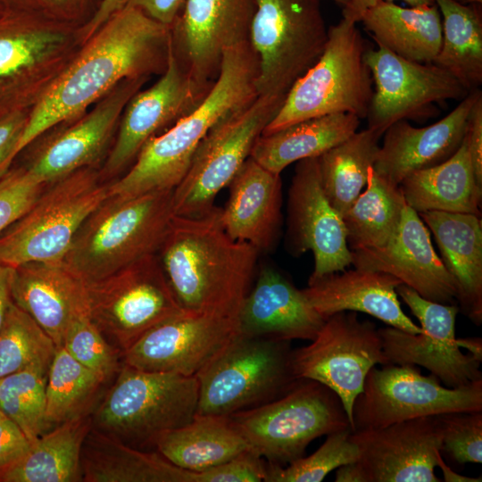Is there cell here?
<instances>
[{
  "label": "cell",
  "mask_w": 482,
  "mask_h": 482,
  "mask_svg": "<svg viewBox=\"0 0 482 482\" xmlns=\"http://www.w3.org/2000/svg\"><path fill=\"white\" fill-rule=\"evenodd\" d=\"M198 395L195 376L145 371L122 364L91 417L92 427L135 448L154 446L161 435L193 420Z\"/></svg>",
  "instance_id": "obj_6"
},
{
  "label": "cell",
  "mask_w": 482,
  "mask_h": 482,
  "mask_svg": "<svg viewBox=\"0 0 482 482\" xmlns=\"http://www.w3.org/2000/svg\"><path fill=\"white\" fill-rule=\"evenodd\" d=\"M174 216L173 190L108 195L84 220L64 266L87 285L157 253Z\"/></svg>",
  "instance_id": "obj_4"
},
{
  "label": "cell",
  "mask_w": 482,
  "mask_h": 482,
  "mask_svg": "<svg viewBox=\"0 0 482 482\" xmlns=\"http://www.w3.org/2000/svg\"><path fill=\"white\" fill-rule=\"evenodd\" d=\"M403 284L395 277L382 271L358 269L325 275L308 282L302 289L312 308L325 320L344 312L370 314L411 334L422 328L403 311L396 287Z\"/></svg>",
  "instance_id": "obj_28"
},
{
  "label": "cell",
  "mask_w": 482,
  "mask_h": 482,
  "mask_svg": "<svg viewBox=\"0 0 482 482\" xmlns=\"http://www.w3.org/2000/svg\"><path fill=\"white\" fill-rule=\"evenodd\" d=\"M239 334L282 341H312L325 319L302 289L270 265L261 266L237 316Z\"/></svg>",
  "instance_id": "obj_27"
},
{
  "label": "cell",
  "mask_w": 482,
  "mask_h": 482,
  "mask_svg": "<svg viewBox=\"0 0 482 482\" xmlns=\"http://www.w3.org/2000/svg\"><path fill=\"white\" fill-rule=\"evenodd\" d=\"M91 428V417L83 414L45 432L23 455L0 468V482L82 481L81 452Z\"/></svg>",
  "instance_id": "obj_33"
},
{
  "label": "cell",
  "mask_w": 482,
  "mask_h": 482,
  "mask_svg": "<svg viewBox=\"0 0 482 482\" xmlns=\"http://www.w3.org/2000/svg\"><path fill=\"white\" fill-rule=\"evenodd\" d=\"M46 14L75 25L91 19L101 0H35Z\"/></svg>",
  "instance_id": "obj_48"
},
{
  "label": "cell",
  "mask_w": 482,
  "mask_h": 482,
  "mask_svg": "<svg viewBox=\"0 0 482 482\" xmlns=\"http://www.w3.org/2000/svg\"><path fill=\"white\" fill-rule=\"evenodd\" d=\"M29 112V110L17 111L0 119V177L11 167Z\"/></svg>",
  "instance_id": "obj_49"
},
{
  "label": "cell",
  "mask_w": 482,
  "mask_h": 482,
  "mask_svg": "<svg viewBox=\"0 0 482 482\" xmlns=\"http://www.w3.org/2000/svg\"><path fill=\"white\" fill-rule=\"evenodd\" d=\"M228 417L252 451L279 466L303 457L312 440L351 428L339 396L312 379H301L285 395Z\"/></svg>",
  "instance_id": "obj_9"
},
{
  "label": "cell",
  "mask_w": 482,
  "mask_h": 482,
  "mask_svg": "<svg viewBox=\"0 0 482 482\" xmlns=\"http://www.w3.org/2000/svg\"><path fill=\"white\" fill-rule=\"evenodd\" d=\"M211 87L190 74L173 53L170 41L162 77L146 90L137 91L125 106L117 138L100 171L103 181L120 173L161 129L195 110Z\"/></svg>",
  "instance_id": "obj_19"
},
{
  "label": "cell",
  "mask_w": 482,
  "mask_h": 482,
  "mask_svg": "<svg viewBox=\"0 0 482 482\" xmlns=\"http://www.w3.org/2000/svg\"><path fill=\"white\" fill-rule=\"evenodd\" d=\"M30 444L21 428L0 411V468L19 459Z\"/></svg>",
  "instance_id": "obj_50"
},
{
  "label": "cell",
  "mask_w": 482,
  "mask_h": 482,
  "mask_svg": "<svg viewBox=\"0 0 482 482\" xmlns=\"http://www.w3.org/2000/svg\"><path fill=\"white\" fill-rule=\"evenodd\" d=\"M433 233L444 265L455 281L461 311L482 323V221L470 213L428 211L419 213Z\"/></svg>",
  "instance_id": "obj_30"
},
{
  "label": "cell",
  "mask_w": 482,
  "mask_h": 482,
  "mask_svg": "<svg viewBox=\"0 0 482 482\" xmlns=\"http://www.w3.org/2000/svg\"><path fill=\"white\" fill-rule=\"evenodd\" d=\"M333 1L340 5H343V7L348 3V0H330Z\"/></svg>",
  "instance_id": "obj_61"
},
{
  "label": "cell",
  "mask_w": 482,
  "mask_h": 482,
  "mask_svg": "<svg viewBox=\"0 0 482 482\" xmlns=\"http://www.w3.org/2000/svg\"><path fill=\"white\" fill-rule=\"evenodd\" d=\"M85 482H196V471L181 469L158 452L135 448L91 428L81 452Z\"/></svg>",
  "instance_id": "obj_31"
},
{
  "label": "cell",
  "mask_w": 482,
  "mask_h": 482,
  "mask_svg": "<svg viewBox=\"0 0 482 482\" xmlns=\"http://www.w3.org/2000/svg\"><path fill=\"white\" fill-rule=\"evenodd\" d=\"M357 461L368 482H439L435 474L442 449L437 415L396 422L380 428L352 431Z\"/></svg>",
  "instance_id": "obj_22"
},
{
  "label": "cell",
  "mask_w": 482,
  "mask_h": 482,
  "mask_svg": "<svg viewBox=\"0 0 482 482\" xmlns=\"http://www.w3.org/2000/svg\"><path fill=\"white\" fill-rule=\"evenodd\" d=\"M89 317L121 353L156 325L185 311L157 253L87 285Z\"/></svg>",
  "instance_id": "obj_12"
},
{
  "label": "cell",
  "mask_w": 482,
  "mask_h": 482,
  "mask_svg": "<svg viewBox=\"0 0 482 482\" xmlns=\"http://www.w3.org/2000/svg\"><path fill=\"white\" fill-rule=\"evenodd\" d=\"M256 0H187L170 27L171 48L201 84L212 86L224 52L247 42Z\"/></svg>",
  "instance_id": "obj_20"
},
{
  "label": "cell",
  "mask_w": 482,
  "mask_h": 482,
  "mask_svg": "<svg viewBox=\"0 0 482 482\" xmlns=\"http://www.w3.org/2000/svg\"><path fill=\"white\" fill-rule=\"evenodd\" d=\"M12 298L57 347L72 323L89 315L87 284L62 262L34 261L14 267Z\"/></svg>",
  "instance_id": "obj_26"
},
{
  "label": "cell",
  "mask_w": 482,
  "mask_h": 482,
  "mask_svg": "<svg viewBox=\"0 0 482 482\" xmlns=\"http://www.w3.org/2000/svg\"><path fill=\"white\" fill-rule=\"evenodd\" d=\"M396 293L419 320L422 332L411 334L394 327L378 328L388 364L421 366L447 387H461L482 380V356L462 352L455 337L456 303L427 300L404 284Z\"/></svg>",
  "instance_id": "obj_16"
},
{
  "label": "cell",
  "mask_w": 482,
  "mask_h": 482,
  "mask_svg": "<svg viewBox=\"0 0 482 482\" xmlns=\"http://www.w3.org/2000/svg\"><path fill=\"white\" fill-rule=\"evenodd\" d=\"M7 9L8 7L2 1H0V15H2Z\"/></svg>",
  "instance_id": "obj_60"
},
{
  "label": "cell",
  "mask_w": 482,
  "mask_h": 482,
  "mask_svg": "<svg viewBox=\"0 0 482 482\" xmlns=\"http://www.w3.org/2000/svg\"><path fill=\"white\" fill-rule=\"evenodd\" d=\"M266 461L247 450L218 466L198 471V482H260L266 475Z\"/></svg>",
  "instance_id": "obj_47"
},
{
  "label": "cell",
  "mask_w": 482,
  "mask_h": 482,
  "mask_svg": "<svg viewBox=\"0 0 482 482\" xmlns=\"http://www.w3.org/2000/svg\"><path fill=\"white\" fill-rule=\"evenodd\" d=\"M56 345L13 302L0 326V378L27 369L48 370Z\"/></svg>",
  "instance_id": "obj_41"
},
{
  "label": "cell",
  "mask_w": 482,
  "mask_h": 482,
  "mask_svg": "<svg viewBox=\"0 0 482 482\" xmlns=\"http://www.w3.org/2000/svg\"><path fill=\"white\" fill-rule=\"evenodd\" d=\"M480 96V89L470 92L451 112L427 127L416 128L408 120L392 124L383 134L373 170L399 186L411 173L446 161L460 147L470 112Z\"/></svg>",
  "instance_id": "obj_25"
},
{
  "label": "cell",
  "mask_w": 482,
  "mask_h": 482,
  "mask_svg": "<svg viewBox=\"0 0 482 482\" xmlns=\"http://www.w3.org/2000/svg\"><path fill=\"white\" fill-rule=\"evenodd\" d=\"M257 96L220 120L196 149L181 182L173 190L174 215L199 217L214 206L217 195L232 180L283 104Z\"/></svg>",
  "instance_id": "obj_13"
},
{
  "label": "cell",
  "mask_w": 482,
  "mask_h": 482,
  "mask_svg": "<svg viewBox=\"0 0 482 482\" xmlns=\"http://www.w3.org/2000/svg\"><path fill=\"white\" fill-rule=\"evenodd\" d=\"M478 183L482 186V96L474 103L464 135Z\"/></svg>",
  "instance_id": "obj_51"
},
{
  "label": "cell",
  "mask_w": 482,
  "mask_h": 482,
  "mask_svg": "<svg viewBox=\"0 0 482 482\" xmlns=\"http://www.w3.org/2000/svg\"><path fill=\"white\" fill-rule=\"evenodd\" d=\"M442 19V43L434 64L468 91L482 84V3L435 0Z\"/></svg>",
  "instance_id": "obj_37"
},
{
  "label": "cell",
  "mask_w": 482,
  "mask_h": 482,
  "mask_svg": "<svg viewBox=\"0 0 482 482\" xmlns=\"http://www.w3.org/2000/svg\"><path fill=\"white\" fill-rule=\"evenodd\" d=\"M399 187L406 204L418 213L441 211L481 215L482 186L478 183L464 137L450 158L411 173Z\"/></svg>",
  "instance_id": "obj_32"
},
{
  "label": "cell",
  "mask_w": 482,
  "mask_h": 482,
  "mask_svg": "<svg viewBox=\"0 0 482 482\" xmlns=\"http://www.w3.org/2000/svg\"><path fill=\"white\" fill-rule=\"evenodd\" d=\"M62 346L104 382L118 374L123 364L121 353L107 341L89 315L72 323Z\"/></svg>",
  "instance_id": "obj_44"
},
{
  "label": "cell",
  "mask_w": 482,
  "mask_h": 482,
  "mask_svg": "<svg viewBox=\"0 0 482 482\" xmlns=\"http://www.w3.org/2000/svg\"><path fill=\"white\" fill-rule=\"evenodd\" d=\"M259 253L226 232L218 207L199 217L174 215L157 252L186 312L234 318L251 289Z\"/></svg>",
  "instance_id": "obj_2"
},
{
  "label": "cell",
  "mask_w": 482,
  "mask_h": 482,
  "mask_svg": "<svg viewBox=\"0 0 482 482\" xmlns=\"http://www.w3.org/2000/svg\"><path fill=\"white\" fill-rule=\"evenodd\" d=\"M8 8L40 10L35 0H0Z\"/></svg>",
  "instance_id": "obj_58"
},
{
  "label": "cell",
  "mask_w": 482,
  "mask_h": 482,
  "mask_svg": "<svg viewBox=\"0 0 482 482\" xmlns=\"http://www.w3.org/2000/svg\"><path fill=\"white\" fill-rule=\"evenodd\" d=\"M327 38L320 0H256L248 42L258 62V96L284 101Z\"/></svg>",
  "instance_id": "obj_11"
},
{
  "label": "cell",
  "mask_w": 482,
  "mask_h": 482,
  "mask_svg": "<svg viewBox=\"0 0 482 482\" xmlns=\"http://www.w3.org/2000/svg\"><path fill=\"white\" fill-rule=\"evenodd\" d=\"M292 363L299 379L315 380L339 396L352 430L353 404L369 371L388 364L375 323L352 311L327 318L309 345L293 349Z\"/></svg>",
  "instance_id": "obj_15"
},
{
  "label": "cell",
  "mask_w": 482,
  "mask_h": 482,
  "mask_svg": "<svg viewBox=\"0 0 482 482\" xmlns=\"http://www.w3.org/2000/svg\"><path fill=\"white\" fill-rule=\"evenodd\" d=\"M336 482H368V478L361 464L356 461L341 465L337 469Z\"/></svg>",
  "instance_id": "obj_56"
},
{
  "label": "cell",
  "mask_w": 482,
  "mask_h": 482,
  "mask_svg": "<svg viewBox=\"0 0 482 482\" xmlns=\"http://www.w3.org/2000/svg\"><path fill=\"white\" fill-rule=\"evenodd\" d=\"M482 411V380L447 387L414 365H382L368 373L353 404V430L453 411Z\"/></svg>",
  "instance_id": "obj_14"
},
{
  "label": "cell",
  "mask_w": 482,
  "mask_h": 482,
  "mask_svg": "<svg viewBox=\"0 0 482 482\" xmlns=\"http://www.w3.org/2000/svg\"><path fill=\"white\" fill-rule=\"evenodd\" d=\"M351 254L354 268L388 273L427 300L457 303L455 281L436 253L428 229L407 204L396 234L386 245Z\"/></svg>",
  "instance_id": "obj_23"
},
{
  "label": "cell",
  "mask_w": 482,
  "mask_h": 482,
  "mask_svg": "<svg viewBox=\"0 0 482 482\" xmlns=\"http://www.w3.org/2000/svg\"><path fill=\"white\" fill-rule=\"evenodd\" d=\"M13 268L0 264V326L12 303V278Z\"/></svg>",
  "instance_id": "obj_55"
},
{
  "label": "cell",
  "mask_w": 482,
  "mask_h": 482,
  "mask_svg": "<svg viewBox=\"0 0 482 482\" xmlns=\"http://www.w3.org/2000/svg\"><path fill=\"white\" fill-rule=\"evenodd\" d=\"M380 137L367 128L354 132L318 157L324 193L342 216L367 186L369 170L379 150Z\"/></svg>",
  "instance_id": "obj_39"
},
{
  "label": "cell",
  "mask_w": 482,
  "mask_h": 482,
  "mask_svg": "<svg viewBox=\"0 0 482 482\" xmlns=\"http://www.w3.org/2000/svg\"><path fill=\"white\" fill-rule=\"evenodd\" d=\"M104 383L62 345L56 347L46 384V420L49 428L85 414Z\"/></svg>",
  "instance_id": "obj_40"
},
{
  "label": "cell",
  "mask_w": 482,
  "mask_h": 482,
  "mask_svg": "<svg viewBox=\"0 0 482 482\" xmlns=\"http://www.w3.org/2000/svg\"><path fill=\"white\" fill-rule=\"evenodd\" d=\"M351 428L327 435L318 450L286 466L266 461V482H321L341 465L356 461L359 451L350 440Z\"/></svg>",
  "instance_id": "obj_43"
},
{
  "label": "cell",
  "mask_w": 482,
  "mask_h": 482,
  "mask_svg": "<svg viewBox=\"0 0 482 482\" xmlns=\"http://www.w3.org/2000/svg\"><path fill=\"white\" fill-rule=\"evenodd\" d=\"M47 371L27 369L0 378V411L32 442L49 426L46 420Z\"/></svg>",
  "instance_id": "obj_42"
},
{
  "label": "cell",
  "mask_w": 482,
  "mask_h": 482,
  "mask_svg": "<svg viewBox=\"0 0 482 482\" xmlns=\"http://www.w3.org/2000/svg\"><path fill=\"white\" fill-rule=\"evenodd\" d=\"M238 335L237 318L185 312L144 334L121 353L122 363L196 377Z\"/></svg>",
  "instance_id": "obj_18"
},
{
  "label": "cell",
  "mask_w": 482,
  "mask_h": 482,
  "mask_svg": "<svg viewBox=\"0 0 482 482\" xmlns=\"http://www.w3.org/2000/svg\"><path fill=\"white\" fill-rule=\"evenodd\" d=\"M46 186L27 167L9 169L0 177V233L30 208Z\"/></svg>",
  "instance_id": "obj_46"
},
{
  "label": "cell",
  "mask_w": 482,
  "mask_h": 482,
  "mask_svg": "<svg viewBox=\"0 0 482 482\" xmlns=\"http://www.w3.org/2000/svg\"><path fill=\"white\" fill-rule=\"evenodd\" d=\"M436 466L441 469L442 473H443V480L445 482H481L482 481L481 477L470 478V477L461 475L453 471L450 468V466H448L445 462L441 453L437 454Z\"/></svg>",
  "instance_id": "obj_57"
},
{
  "label": "cell",
  "mask_w": 482,
  "mask_h": 482,
  "mask_svg": "<svg viewBox=\"0 0 482 482\" xmlns=\"http://www.w3.org/2000/svg\"><path fill=\"white\" fill-rule=\"evenodd\" d=\"M229 197L220 208L226 232L260 253L274 248L280 233L282 192L280 174L262 167L252 157L232 179Z\"/></svg>",
  "instance_id": "obj_29"
},
{
  "label": "cell",
  "mask_w": 482,
  "mask_h": 482,
  "mask_svg": "<svg viewBox=\"0 0 482 482\" xmlns=\"http://www.w3.org/2000/svg\"><path fill=\"white\" fill-rule=\"evenodd\" d=\"M367 49L356 23L342 18L330 26L320 58L295 82L262 134L333 113L366 118L373 93Z\"/></svg>",
  "instance_id": "obj_5"
},
{
  "label": "cell",
  "mask_w": 482,
  "mask_h": 482,
  "mask_svg": "<svg viewBox=\"0 0 482 482\" xmlns=\"http://www.w3.org/2000/svg\"><path fill=\"white\" fill-rule=\"evenodd\" d=\"M461 4H473V3H482V0H455Z\"/></svg>",
  "instance_id": "obj_59"
},
{
  "label": "cell",
  "mask_w": 482,
  "mask_h": 482,
  "mask_svg": "<svg viewBox=\"0 0 482 482\" xmlns=\"http://www.w3.org/2000/svg\"><path fill=\"white\" fill-rule=\"evenodd\" d=\"M148 77L127 79L73 126L49 142L27 169L39 180L51 184L92 165L104 153L129 99Z\"/></svg>",
  "instance_id": "obj_24"
},
{
  "label": "cell",
  "mask_w": 482,
  "mask_h": 482,
  "mask_svg": "<svg viewBox=\"0 0 482 482\" xmlns=\"http://www.w3.org/2000/svg\"><path fill=\"white\" fill-rule=\"evenodd\" d=\"M395 0H348L343 7V18L357 23L361 21L363 13L378 2H393ZM410 6L429 5L435 4V0H401Z\"/></svg>",
  "instance_id": "obj_54"
},
{
  "label": "cell",
  "mask_w": 482,
  "mask_h": 482,
  "mask_svg": "<svg viewBox=\"0 0 482 482\" xmlns=\"http://www.w3.org/2000/svg\"><path fill=\"white\" fill-rule=\"evenodd\" d=\"M365 61L375 85L366 119L368 129L382 136L400 120H425L437 113L435 104L461 100L470 92L434 63L404 59L378 46Z\"/></svg>",
  "instance_id": "obj_17"
},
{
  "label": "cell",
  "mask_w": 482,
  "mask_h": 482,
  "mask_svg": "<svg viewBox=\"0 0 482 482\" xmlns=\"http://www.w3.org/2000/svg\"><path fill=\"white\" fill-rule=\"evenodd\" d=\"M74 27L36 9L0 15V119L32 107L68 66Z\"/></svg>",
  "instance_id": "obj_10"
},
{
  "label": "cell",
  "mask_w": 482,
  "mask_h": 482,
  "mask_svg": "<svg viewBox=\"0 0 482 482\" xmlns=\"http://www.w3.org/2000/svg\"><path fill=\"white\" fill-rule=\"evenodd\" d=\"M287 210L289 251L295 255L313 253L314 269L309 281L343 271L352 264L343 217L324 193L318 157L297 162Z\"/></svg>",
  "instance_id": "obj_21"
},
{
  "label": "cell",
  "mask_w": 482,
  "mask_h": 482,
  "mask_svg": "<svg viewBox=\"0 0 482 482\" xmlns=\"http://www.w3.org/2000/svg\"><path fill=\"white\" fill-rule=\"evenodd\" d=\"M154 447L174 465L196 472L250 450L228 416L199 414L188 423L161 435Z\"/></svg>",
  "instance_id": "obj_36"
},
{
  "label": "cell",
  "mask_w": 482,
  "mask_h": 482,
  "mask_svg": "<svg viewBox=\"0 0 482 482\" xmlns=\"http://www.w3.org/2000/svg\"><path fill=\"white\" fill-rule=\"evenodd\" d=\"M170 41V27L137 8L127 5L114 13L32 106L13 159L45 131L82 113L122 80L162 73Z\"/></svg>",
  "instance_id": "obj_1"
},
{
  "label": "cell",
  "mask_w": 482,
  "mask_h": 482,
  "mask_svg": "<svg viewBox=\"0 0 482 482\" xmlns=\"http://www.w3.org/2000/svg\"><path fill=\"white\" fill-rule=\"evenodd\" d=\"M129 0H101L91 19L81 27L79 34L85 42L114 13L124 8Z\"/></svg>",
  "instance_id": "obj_53"
},
{
  "label": "cell",
  "mask_w": 482,
  "mask_h": 482,
  "mask_svg": "<svg viewBox=\"0 0 482 482\" xmlns=\"http://www.w3.org/2000/svg\"><path fill=\"white\" fill-rule=\"evenodd\" d=\"M360 120L351 113H333L261 134L250 157L270 171L280 174L289 164L319 157L348 138L357 131Z\"/></svg>",
  "instance_id": "obj_35"
},
{
  "label": "cell",
  "mask_w": 482,
  "mask_h": 482,
  "mask_svg": "<svg viewBox=\"0 0 482 482\" xmlns=\"http://www.w3.org/2000/svg\"><path fill=\"white\" fill-rule=\"evenodd\" d=\"M361 21L378 46L417 62L433 63L442 43V19L436 4L403 7L378 2Z\"/></svg>",
  "instance_id": "obj_34"
},
{
  "label": "cell",
  "mask_w": 482,
  "mask_h": 482,
  "mask_svg": "<svg viewBox=\"0 0 482 482\" xmlns=\"http://www.w3.org/2000/svg\"><path fill=\"white\" fill-rule=\"evenodd\" d=\"M257 75V58L248 41L226 50L220 74L204 99L166 131L150 138L131 168L108 185V195L126 198L174 190L213 126L258 96Z\"/></svg>",
  "instance_id": "obj_3"
},
{
  "label": "cell",
  "mask_w": 482,
  "mask_h": 482,
  "mask_svg": "<svg viewBox=\"0 0 482 482\" xmlns=\"http://www.w3.org/2000/svg\"><path fill=\"white\" fill-rule=\"evenodd\" d=\"M108 196L93 167L82 168L51 184L30 208L0 233V264L62 262L87 216Z\"/></svg>",
  "instance_id": "obj_8"
},
{
  "label": "cell",
  "mask_w": 482,
  "mask_h": 482,
  "mask_svg": "<svg viewBox=\"0 0 482 482\" xmlns=\"http://www.w3.org/2000/svg\"><path fill=\"white\" fill-rule=\"evenodd\" d=\"M442 449L459 464L482 462V411H453L437 415Z\"/></svg>",
  "instance_id": "obj_45"
},
{
  "label": "cell",
  "mask_w": 482,
  "mask_h": 482,
  "mask_svg": "<svg viewBox=\"0 0 482 482\" xmlns=\"http://www.w3.org/2000/svg\"><path fill=\"white\" fill-rule=\"evenodd\" d=\"M186 1L187 0H129L127 5L137 8L154 21L171 27L180 14Z\"/></svg>",
  "instance_id": "obj_52"
},
{
  "label": "cell",
  "mask_w": 482,
  "mask_h": 482,
  "mask_svg": "<svg viewBox=\"0 0 482 482\" xmlns=\"http://www.w3.org/2000/svg\"><path fill=\"white\" fill-rule=\"evenodd\" d=\"M405 205L400 187L370 169L364 192L342 216L350 250L386 245L397 232Z\"/></svg>",
  "instance_id": "obj_38"
},
{
  "label": "cell",
  "mask_w": 482,
  "mask_h": 482,
  "mask_svg": "<svg viewBox=\"0 0 482 482\" xmlns=\"http://www.w3.org/2000/svg\"><path fill=\"white\" fill-rule=\"evenodd\" d=\"M290 341L238 335L197 376L196 414L229 416L272 402L301 380Z\"/></svg>",
  "instance_id": "obj_7"
}]
</instances>
